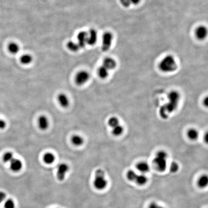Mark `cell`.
<instances>
[{"instance_id": "836d02e7", "label": "cell", "mask_w": 208, "mask_h": 208, "mask_svg": "<svg viewBox=\"0 0 208 208\" xmlns=\"http://www.w3.org/2000/svg\"><path fill=\"white\" fill-rule=\"evenodd\" d=\"M6 123L4 120H0V129H3L6 127Z\"/></svg>"}, {"instance_id": "3957f363", "label": "cell", "mask_w": 208, "mask_h": 208, "mask_svg": "<svg viewBox=\"0 0 208 208\" xmlns=\"http://www.w3.org/2000/svg\"><path fill=\"white\" fill-rule=\"evenodd\" d=\"M168 154L164 150L158 151L153 159V163L158 171L164 172L168 167Z\"/></svg>"}, {"instance_id": "277c9868", "label": "cell", "mask_w": 208, "mask_h": 208, "mask_svg": "<svg viewBox=\"0 0 208 208\" xmlns=\"http://www.w3.org/2000/svg\"><path fill=\"white\" fill-rule=\"evenodd\" d=\"M108 181L105 176V173L101 169H98L95 173L93 185L96 189L102 190L105 189L108 185Z\"/></svg>"}, {"instance_id": "7a4b0ae2", "label": "cell", "mask_w": 208, "mask_h": 208, "mask_svg": "<svg viewBox=\"0 0 208 208\" xmlns=\"http://www.w3.org/2000/svg\"><path fill=\"white\" fill-rule=\"evenodd\" d=\"M177 62L174 57L168 55L163 58L159 64V68L162 72L165 73H172L177 68Z\"/></svg>"}, {"instance_id": "9a60e30c", "label": "cell", "mask_w": 208, "mask_h": 208, "mask_svg": "<svg viewBox=\"0 0 208 208\" xmlns=\"http://www.w3.org/2000/svg\"><path fill=\"white\" fill-rule=\"evenodd\" d=\"M187 135L189 140L196 141L198 139L199 136V132L195 128H190L187 133Z\"/></svg>"}, {"instance_id": "30bf717a", "label": "cell", "mask_w": 208, "mask_h": 208, "mask_svg": "<svg viewBox=\"0 0 208 208\" xmlns=\"http://www.w3.org/2000/svg\"><path fill=\"white\" fill-rule=\"evenodd\" d=\"M136 169L141 173L146 174L150 171V167L149 163L146 162H140L136 164Z\"/></svg>"}, {"instance_id": "5bb4252c", "label": "cell", "mask_w": 208, "mask_h": 208, "mask_svg": "<svg viewBox=\"0 0 208 208\" xmlns=\"http://www.w3.org/2000/svg\"><path fill=\"white\" fill-rule=\"evenodd\" d=\"M147 182L148 178L147 176L144 174L140 173L138 174L134 182L136 183L138 185L143 186L146 185L147 184Z\"/></svg>"}, {"instance_id": "cb8c5ba5", "label": "cell", "mask_w": 208, "mask_h": 208, "mask_svg": "<svg viewBox=\"0 0 208 208\" xmlns=\"http://www.w3.org/2000/svg\"><path fill=\"white\" fill-rule=\"evenodd\" d=\"M72 144L75 146H80L84 143V139L79 135H74L71 138Z\"/></svg>"}, {"instance_id": "7c38bea8", "label": "cell", "mask_w": 208, "mask_h": 208, "mask_svg": "<svg viewBox=\"0 0 208 208\" xmlns=\"http://www.w3.org/2000/svg\"><path fill=\"white\" fill-rule=\"evenodd\" d=\"M208 31L205 27L201 26L197 28L196 30V35L197 38L200 40H203L207 35Z\"/></svg>"}, {"instance_id": "52a82bcc", "label": "cell", "mask_w": 208, "mask_h": 208, "mask_svg": "<svg viewBox=\"0 0 208 208\" xmlns=\"http://www.w3.org/2000/svg\"><path fill=\"white\" fill-rule=\"evenodd\" d=\"M69 170L68 166L66 163H61L58 165L57 170V178L59 181H63L65 178V176Z\"/></svg>"}, {"instance_id": "ffe728a7", "label": "cell", "mask_w": 208, "mask_h": 208, "mask_svg": "<svg viewBox=\"0 0 208 208\" xmlns=\"http://www.w3.org/2000/svg\"><path fill=\"white\" fill-rule=\"evenodd\" d=\"M112 129V135L116 137L120 136L124 132V128L120 124Z\"/></svg>"}, {"instance_id": "ba28073f", "label": "cell", "mask_w": 208, "mask_h": 208, "mask_svg": "<svg viewBox=\"0 0 208 208\" xmlns=\"http://www.w3.org/2000/svg\"><path fill=\"white\" fill-rule=\"evenodd\" d=\"M97 40V33L94 29H91L87 36V44L90 46H93L96 43Z\"/></svg>"}, {"instance_id": "f546056e", "label": "cell", "mask_w": 208, "mask_h": 208, "mask_svg": "<svg viewBox=\"0 0 208 208\" xmlns=\"http://www.w3.org/2000/svg\"><path fill=\"white\" fill-rule=\"evenodd\" d=\"M14 159L13 153L9 152L6 153L3 157V160L5 162H10Z\"/></svg>"}, {"instance_id": "2e32d148", "label": "cell", "mask_w": 208, "mask_h": 208, "mask_svg": "<svg viewBox=\"0 0 208 208\" xmlns=\"http://www.w3.org/2000/svg\"><path fill=\"white\" fill-rule=\"evenodd\" d=\"M39 128L42 130H45L47 129L49 126V122L46 117L41 116L40 117L38 120Z\"/></svg>"}, {"instance_id": "5b68a950", "label": "cell", "mask_w": 208, "mask_h": 208, "mask_svg": "<svg viewBox=\"0 0 208 208\" xmlns=\"http://www.w3.org/2000/svg\"><path fill=\"white\" fill-rule=\"evenodd\" d=\"M113 36L109 32H105L102 37V50L104 52L109 50L112 44Z\"/></svg>"}, {"instance_id": "d4e9b609", "label": "cell", "mask_w": 208, "mask_h": 208, "mask_svg": "<svg viewBox=\"0 0 208 208\" xmlns=\"http://www.w3.org/2000/svg\"><path fill=\"white\" fill-rule=\"evenodd\" d=\"M120 124V122L117 117L113 116L109 118L108 120V124L111 128L115 127Z\"/></svg>"}, {"instance_id": "6da1fadb", "label": "cell", "mask_w": 208, "mask_h": 208, "mask_svg": "<svg viewBox=\"0 0 208 208\" xmlns=\"http://www.w3.org/2000/svg\"><path fill=\"white\" fill-rule=\"evenodd\" d=\"M181 96L177 91H171L167 95V102L159 109V115L163 120H166L171 114L177 109L180 102Z\"/></svg>"}, {"instance_id": "4fadbf2b", "label": "cell", "mask_w": 208, "mask_h": 208, "mask_svg": "<svg viewBox=\"0 0 208 208\" xmlns=\"http://www.w3.org/2000/svg\"><path fill=\"white\" fill-rule=\"evenodd\" d=\"M10 163V168L13 171L17 172L22 168V163L19 159H14Z\"/></svg>"}, {"instance_id": "44dd1931", "label": "cell", "mask_w": 208, "mask_h": 208, "mask_svg": "<svg viewBox=\"0 0 208 208\" xmlns=\"http://www.w3.org/2000/svg\"><path fill=\"white\" fill-rule=\"evenodd\" d=\"M122 6L125 7H128L131 5H137L141 1V0H120Z\"/></svg>"}, {"instance_id": "8992f818", "label": "cell", "mask_w": 208, "mask_h": 208, "mask_svg": "<svg viewBox=\"0 0 208 208\" xmlns=\"http://www.w3.org/2000/svg\"><path fill=\"white\" fill-rule=\"evenodd\" d=\"M89 73L86 71L82 70L78 72L75 77V82L77 84L82 85L85 84L89 79Z\"/></svg>"}, {"instance_id": "484cf974", "label": "cell", "mask_w": 208, "mask_h": 208, "mask_svg": "<svg viewBox=\"0 0 208 208\" xmlns=\"http://www.w3.org/2000/svg\"><path fill=\"white\" fill-rule=\"evenodd\" d=\"M32 60V57L30 55H24L21 57L20 61L22 64L24 65H28L31 62Z\"/></svg>"}, {"instance_id": "ac0fdd59", "label": "cell", "mask_w": 208, "mask_h": 208, "mask_svg": "<svg viewBox=\"0 0 208 208\" xmlns=\"http://www.w3.org/2000/svg\"><path fill=\"white\" fill-rule=\"evenodd\" d=\"M208 184V176L206 174L202 175L198 179V185L200 188H204L207 187Z\"/></svg>"}, {"instance_id": "f1b7e54d", "label": "cell", "mask_w": 208, "mask_h": 208, "mask_svg": "<svg viewBox=\"0 0 208 208\" xmlns=\"http://www.w3.org/2000/svg\"><path fill=\"white\" fill-rule=\"evenodd\" d=\"M179 165L176 162H172L170 165V171L171 173H175L178 171L179 170Z\"/></svg>"}, {"instance_id": "4316f807", "label": "cell", "mask_w": 208, "mask_h": 208, "mask_svg": "<svg viewBox=\"0 0 208 208\" xmlns=\"http://www.w3.org/2000/svg\"><path fill=\"white\" fill-rule=\"evenodd\" d=\"M67 47L69 50L72 52H77L80 48L78 44L72 41H68L67 44Z\"/></svg>"}, {"instance_id": "e0dca14e", "label": "cell", "mask_w": 208, "mask_h": 208, "mask_svg": "<svg viewBox=\"0 0 208 208\" xmlns=\"http://www.w3.org/2000/svg\"><path fill=\"white\" fill-rule=\"evenodd\" d=\"M58 101L61 106L63 108H67L69 105V100L66 95L64 93H61L58 96Z\"/></svg>"}, {"instance_id": "d6a6232c", "label": "cell", "mask_w": 208, "mask_h": 208, "mask_svg": "<svg viewBox=\"0 0 208 208\" xmlns=\"http://www.w3.org/2000/svg\"><path fill=\"white\" fill-rule=\"evenodd\" d=\"M6 194L3 192H0V203L3 202L6 200Z\"/></svg>"}, {"instance_id": "9c48e42d", "label": "cell", "mask_w": 208, "mask_h": 208, "mask_svg": "<svg viewBox=\"0 0 208 208\" xmlns=\"http://www.w3.org/2000/svg\"><path fill=\"white\" fill-rule=\"evenodd\" d=\"M88 33L85 31H81L77 36L78 45L79 48H84L87 44Z\"/></svg>"}, {"instance_id": "83f0119b", "label": "cell", "mask_w": 208, "mask_h": 208, "mask_svg": "<svg viewBox=\"0 0 208 208\" xmlns=\"http://www.w3.org/2000/svg\"><path fill=\"white\" fill-rule=\"evenodd\" d=\"M8 49L12 54H16L19 51V47L16 43H11L9 45Z\"/></svg>"}, {"instance_id": "8fae6325", "label": "cell", "mask_w": 208, "mask_h": 208, "mask_svg": "<svg viewBox=\"0 0 208 208\" xmlns=\"http://www.w3.org/2000/svg\"><path fill=\"white\" fill-rule=\"evenodd\" d=\"M102 65L109 71L116 68L117 63L115 60L113 58L111 57H106L104 60Z\"/></svg>"}, {"instance_id": "603a6c76", "label": "cell", "mask_w": 208, "mask_h": 208, "mask_svg": "<svg viewBox=\"0 0 208 208\" xmlns=\"http://www.w3.org/2000/svg\"><path fill=\"white\" fill-rule=\"evenodd\" d=\"M138 174V173H136L134 170L130 169L127 171L126 178L129 181L134 182Z\"/></svg>"}, {"instance_id": "4dcf8cb0", "label": "cell", "mask_w": 208, "mask_h": 208, "mask_svg": "<svg viewBox=\"0 0 208 208\" xmlns=\"http://www.w3.org/2000/svg\"><path fill=\"white\" fill-rule=\"evenodd\" d=\"M4 208H15V204L13 200L11 199L6 200L4 203Z\"/></svg>"}, {"instance_id": "d6986e66", "label": "cell", "mask_w": 208, "mask_h": 208, "mask_svg": "<svg viewBox=\"0 0 208 208\" xmlns=\"http://www.w3.org/2000/svg\"><path fill=\"white\" fill-rule=\"evenodd\" d=\"M98 74L100 78L105 79L107 78L109 75V70L106 69L104 66L102 65L99 67L98 69Z\"/></svg>"}, {"instance_id": "e575fe53", "label": "cell", "mask_w": 208, "mask_h": 208, "mask_svg": "<svg viewBox=\"0 0 208 208\" xmlns=\"http://www.w3.org/2000/svg\"><path fill=\"white\" fill-rule=\"evenodd\" d=\"M203 104L204 106H208V98L206 97L205 99H204L203 100Z\"/></svg>"}, {"instance_id": "7402d4cb", "label": "cell", "mask_w": 208, "mask_h": 208, "mask_svg": "<svg viewBox=\"0 0 208 208\" xmlns=\"http://www.w3.org/2000/svg\"><path fill=\"white\" fill-rule=\"evenodd\" d=\"M44 160L46 164H52L55 160V157L52 153H47L44 156Z\"/></svg>"}, {"instance_id": "1f68e13d", "label": "cell", "mask_w": 208, "mask_h": 208, "mask_svg": "<svg viewBox=\"0 0 208 208\" xmlns=\"http://www.w3.org/2000/svg\"><path fill=\"white\" fill-rule=\"evenodd\" d=\"M147 208H165V207H163L162 206L160 205V204H158V203L155 201L152 202L149 204V206Z\"/></svg>"}]
</instances>
